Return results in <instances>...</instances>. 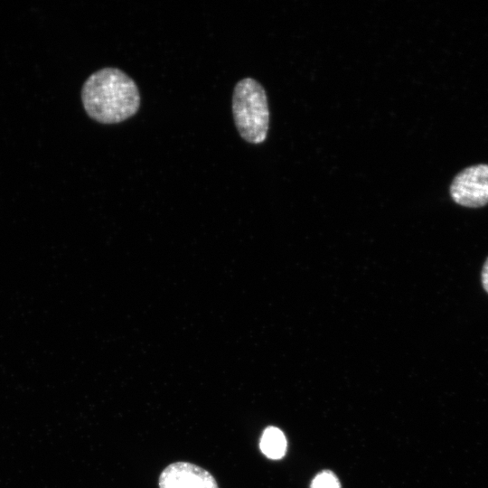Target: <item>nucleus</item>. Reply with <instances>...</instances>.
<instances>
[{
    "label": "nucleus",
    "instance_id": "nucleus-1",
    "mask_svg": "<svg viewBox=\"0 0 488 488\" xmlns=\"http://www.w3.org/2000/svg\"><path fill=\"white\" fill-rule=\"evenodd\" d=\"M81 100L89 117L102 124L125 121L140 107V94L134 80L111 67L99 70L86 80Z\"/></svg>",
    "mask_w": 488,
    "mask_h": 488
},
{
    "label": "nucleus",
    "instance_id": "nucleus-2",
    "mask_svg": "<svg viewBox=\"0 0 488 488\" xmlns=\"http://www.w3.org/2000/svg\"><path fill=\"white\" fill-rule=\"evenodd\" d=\"M232 115L240 136L250 144H260L267 138L269 110L266 91L252 78L240 80L232 94Z\"/></svg>",
    "mask_w": 488,
    "mask_h": 488
},
{
    "label": "nucleus",
    "instance_id": "nucleus-3",
    "mask_svg": "<svg viewBox=\"0 0 488 488\" xmlns=\"http://www.w3.org/2000/svg\"><path fill=\"white\" fill-rule=\"evenodd\" d=\"M455 202L479 208L488 204V164H477L461 171L450 185Z\"/></svg>",
    "mask_w": 488,
    "mask_h": 488
},
{
    "label": "nucleus",
    "instance_id": "nucleus-4",
    "mask_svg": "<svg viewBox=\"0 0 488 488\" xmlns=\"http://www.w3.org/2000/svg\"><path fill=\"white\" fill-rule=\"evenodd\" d=\"M158 483L159 488H219L211 473L188 462H175L166 466Z\"/></svg>",
    "mask_w": 488,
    "mask_h": 488
},
{
    "label": "nucleus",
    "instance_id": "nucleus-5",
    "mask_svg": "<svg viewBox=\"0 0 488 488\" xmlns=\"http://www.w3.org/2000/svg\"><path fill=\"white\" fill-rule=\"evenodd\" d=\"M259 446L267 457L280 459L286 450V439L279 428L268 427L261 436Z\"/></svg>",
    "mask_w": 488,
    "mask_h": 488
},
{
    "label": "nucleus",
    "instance_id": "nucleus-6",
    "mask_svg": "<svg viewBox=\"0 0 488 488\" xmlns=\"http://www.w3.org/2000/svg\"><path fill=\"white\" fill-rule=\"evenodd\" d=\"M311 488H340V483L334 474L324 471L314 477Z\"/></svg>",
    "mask_w": 488,
    "mask_h": 488
},
{
    "label": "nucleus",
    "instance_id": "nucleus-7",
    "mask_svg": "<svg viewBox=\"0 0 488 488\" xmlns=\"http://www.w3.org/2000/svg\"><path fill=\"white\" fill-rule=\"evenodd\" d=\"M482 285L485 292L488 294V258H486L482 270Z\"/></svg>",
    "mask_w": 488,
    "mask_h": 488
}]
</instances>
